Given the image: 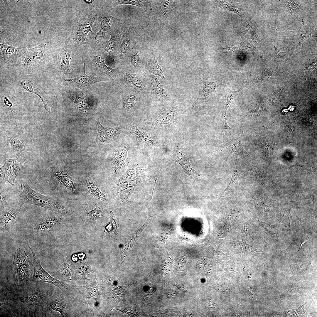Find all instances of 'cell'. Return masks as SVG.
<instances>
[{"label":"cell","mask_w":317,"mask_h":317,"mask_svg":"<svg viewBox=\"0 0 317 317\" xmlns=\"http://www.w3.org/2000/svg\"><path fill=\"white\" fill-rule=\"evenodd\" d=\"M63 46L60 50V64L62 69L68 71L72 69L70 65L72 58L70 47L68 42H65Z\"/></svg>","instance_id":"ac0fdd59"},{"label":"cell","mask_w":317,"mask_h":317,"mask_svg":"<svg viewBox=\"0 0 317 317\" xmlns=\"http://www.w3.org/2000/svg\"><path fill=\"white\" fill-rule=\"evenodd\" d=\"M96 208L95 209L92 210H91L89 212H87L88 215H90L92 216H93L94 217H100L101 215V212L100 209L97 207V206L96 205Z\"/></svg>","instance_id":"f35d334b"},{"label":"cell","mask_w":317,"mask_h":317,"mask_svg":"<svg viewBox=\"0 0 317 317\" xmlns=\"http://www.w3.org/2000/svg\"><path fill=\"white\" fill-rule=\"evenodd\" d=\"M50 306L53 310L58 311L61 315H64L65 308L60 303L56 301H53L50 303Z\"/></svg>","instance_id":"d590c367"},{"label":"cell","mask_w":317,"mask_h":317,"mask_svg":"<svg viewBox=\"0 0 317 317\" xmlns=\"http://www.w3.org/2000/svg\"><path fill=\"white\" fill-rule=\"evenodd\" d=\"M121 32L117 28H114L109 31V34L110 35V39L107 42L104 48L109 54L112 52L117 46L119 41Z\"/></svg>","instance_id":"d6986e66"},{"label":"cell","mask_w":317,"mask_h":317,"mask_svg":"<svg viewBox=\"0 0 317 317\" xmlns=\"http://www.w3.org/2000/svg\"><path fill=\"white\" fill-rule=\"evenodd\" d=\"M22 205L19 203L14 207L7 208L3 210L0 215V228L3 229L8 224L14 219L20 212Z\"/></svg>","instance_id":"9a60e30c"},{"label":"cell","mask_w":317,"mask_h":317,"mask_svg":"<svg viewBox=\"0 0 317 317\" xmlns=\"http://www.w3.org/2000/svg\"><path fill=\"white\" fill-rule=\"evenodd\" d=\"M176 117L174 110L171 108L165 107L161 109L152 121L154 129L159 131H164L171 126Z\"/></svg>","instance_id":"8992f818"},{"label":"cell","mask_w":317,"mask_h":317,"mask_svg":"<svg viewBox=\"0 0 317 317\" xmlns=\"http://www.w3.org/2000/svg\"><path fill=\"white\" fill-rule=\"evenodd\" d=\"M199 86L206 93L214 96L220 90L219 81H209L202 80Z\"/></svg>","instance_id":"44dd1931"},{"label":"cell","mask_w":317,"mask_h":317,"mask_svg":"<svg viewBox=\"0 0 317 317\" xmlns=\"http://www.w3.org/2000/svg\"><path fill=\"white\" fill-rule=\"evenodd\" d=\"M28 50L26 47H15L0 42L1 62L8 65L13 64Z\"/></svg>","instance_id":"5b68a950"},{"label":"cell","mask_w":317,"mask_h":317,"mask_svg":"<svg viewBox=\"0 0 317 317\" xmlns=\"http://www.w3.org/2000/svg\"><path fill=\"white\" fill-rule=\"evenodd\" d=\"M239 171L237 165H235L233 168L231 181L228 186L219 195L221 196L226 195L235 190L238 184L240 175Z\"/></svg>","instance_id":"ffe728a7"},{"label":"cell","mask_w":317,"mask_h":317,"mask_svg":"<svg viewBox=\"0 0 317 317\" xmlns=\"http://www.w3.org/2000/svg\"><path fill=\"white\" fill-rule=\"evenodd\" d=\"M11 146V154L19 162H24L29 157L30 153L25 149L24 144L18 139L7 137Z\"/></svg>","instance_id":"4fadbf2b"},{"label":"cell","mask_w":317,"mask_h":317,"mask_svg":"<svg viewBox=\"0 0 317 317\" xmlns=\"http://www.w3.org/2000/svg\"><path fill=\"white\" fill-rule=\"evenodd\" d=\"M227 111L223 110L221 111V116L220 119L219 127L221 130L227 129L236 133L237 130L235 129L230 127L228 124L226 120V114Z\"/></svg>","instance_id":"d6a6232c"},{"label":"cell","mask_w":317,"mask_h":317,"mask_svg":"<svg viewBox=\"0 0 317 317\" xmlns=\"http://www.w3.org/2000/svg\"><path fill=\"white\" fill-rule=\"evenodd\" d=\"M29 257L26 252L18 247L15 252L13 262L14 270L18 284L25 282L28 277Z\"/></svg>","instance_id":"3957f363"},{"label":"cell","mask_w":317,"mask_h":317,"mask_svg":"<svg viewBox=\"0 0 317 317\" xmlns=\"http://www.w3.org/2000/svg\"><path fill=\"white\" fill-rule=\"evenodd\" d=\"M126 76L127 80L132 84L140 90H144V86L139 78L129 72L126 73Z\"/></svg>","instance_id":"1f68e13d"},{"label":"cell","mask_w":317,"mask_h":317,"mask_svg":"<svg viewBox=\"0 0 317 317\" xmlns=\"http://www.w3.org/2000/svg\"><path fill=\"white\" fill-rule=\"evenodd\" d=\"M58 219L55 217H48L39 222L36 225L35 229L37 230L46 231L50 230L55 226L58 223Z\"/></svg>","instance_id":"603a6c76"},{"label":"cell","mask_w":317,"mask_h":317,"mask_svg":"<svg viewBox=\"0 0 317 317\" xmlns=\"http://www.w3.org/2000/svg\"><path fill=\"white\" fill-rule=\"evenodd\" d=\"M170 160L178 163L188 175L197 178L200 176L201 174L194 169L189 158L183 153L179 146H177L175 153L171 156Z\"/></svg>","instance_id":"8fae6325"},{"label":"cell","mask_w":317,"mask_h":317,"mask_svg":"<svg viewBox=\"0 0 317 317\" xmlns=\"http://www.w3.org/2000/svg\"><path fill=\"white\" fill-rule=\"evenodd\" d=\"M97 17L96 13H90L75 24L70 37V41L68 42L70 47L77 48L82 45L89 43L87 35L89 32H92V27Z\"/></svg>","instance_id":"7a4b0ae2"},{"label":"cell","mask_w":317,"mask_h":317,"mask_svg":"<svg viewBox=\"0 0 317 317\" xmlns=\"http://www.w3.org/2000/svg\"><path fill=\"white\" fill-rule=\"evenodd\" d=\"M131 42V38L129 34L124 36L119 48V55L121 59L124 58L128 50Z\"/></svg>","instance_id":"4dcf8cb0"},{"label":"cell","mask_w":317,"mask_h":317,"mask_svg":"<svg viewBox=\"0 0 317 317\" xmlns=\"http://www.w3.org/2000/svg\"><path fill=\"white\" fill-rule=\"evenodd\" d=\"M84 73L74 78L68 79L66 81L82 87H88L95 83L105 81L100 77L89 76L85 72V63H84Z\"/></svg>","instance_id":"5bb4252c"},{"label":"cell","mask_w":317,"mask_h":317,"mask_svg":"<svg viewBox=\"0 0 317 317\" xmlns=\"http://www.w3.org/2000/svg\"><path fill=\"white\" fill-rule=\"evenodd\" d=\"M69 266L67 264H65L63 267V272L66 275H70V269Z\"/></svg>","instance_id":"60d3db41"},{"label":"cell","mask_w":317,"mask_h":317,"mask_svg":"<svg viewBox=\"0 0 317 317\" xmlns=\"http://www.w3.org/2000/svg\"><path fill=\"white\" fill-rule=\"evenodd\" d=\"M245 83V81L243 79V83L240 89L237 91L230 90L227 92L226 102L224 110L227 111L228 108L234 99L241 92L244 85Z\"/></svg>","instance_id":"f1b7e54d"},{"label":"cell","mask_w":317,"mask_h":317,"mask_svg":"<svg viewBox=\"0 0 317 317\" xmlns=\"http://www.w3.org/2000/svg\"><path fill=\"white\" fill-rule=\"evenodd\" d=\"M54 176L60 183L66 187L73 190H75V188L71 178L67 174L62 172H58L55 173Z\"/></svg>","instance_id":"484cf974"},{"label":"cell","mask_w":317,"mask_h":317,"mask_svg":"<svg viewBox=\"0 0 317 317\" xmlns=\"http://www.w3.org/2000/svg\"><path fill=\"white\" fill-rule=\"evenodd\" d=\"M43 45H41L29 49L19 59V64L29 66L39 63L43 60L44 53L41 50Z\"/></svg>","instance_id":"7c38bea8"},{"label":"cell","mask_w":317,"mask_h":317,"mask_svg":"<svg viewBox=\"0 0 317 317\" xmlns=\"http://www.w3.org/2000/svg\"><path fill=\"white\" fill-rule=\"evenodd\" d=\"M94 60L97 66L109 75L114 74L118 68L113 69L107 66L105 64L103 57L101 55H96L94 57Z\"/></svg>","instance_id":"d4e9b609"},{"label":"cell","mask_w":317,"mask_h":317,"mask_svg":"<svg viewBox=\"0 0 317 317\" xmlns=\"http://www.w3.org/2000/svg\"><path fill=\"white\" fill-rule=\"evenodd\" d=\"M158 58H154L149 62L148 70L151 74L160 76L163 80H166V78L164 75L161 67L159 65Z\"/></svg>","instance_id":"cb8c5ba5"},{"label":"cell","mask_w":317,"mask_h":317,"mask_svg":"<svg viewBox=\"0 0 317 317\" xmlns=\"http://www.w3.org/2000/svg\"><path fill=\"white\" fill-rule=\"evenodd\" d=\"M98 132L94 142L105 143L117 138L124 130L121 126L104 127L102 125L99 120L97 122Z\"/></svg>","instance_id":"30bf717a"},{"label":"cell","mask_w":317,"mask_h":317,"mask_svg":"<svg viewBox=\"0 0 317 317\" xmlns=\"http://www.w3.org/2000/svg\"><path fill=\"white\" fill-rule=\"evenodd\" d=\"M222 137L223 148L225 152L234 154L249 159L253 158L244 149L241 137L235 139H230L225 136L223 131L222 133Z\"/></svg>","instance_id":"52a82bcc"},{"label":"cell","mask_w":317,"mask_h":317,"mask_svg":"<svg viewBox=\"0 0 317 317\" xmlns=\"http://www.w3.org/2000/svg\"><path fill=\"white\" fill-rule=\"evenodd\" d=\"M129 126L130 132L139 145L145 147L152 148L158 146L161 144L160 141L153 139L149 133L140 130L137 126L131 124H129Z\"/></svg>","instance_id":"9c48e42d"},{"label":"cell","mask_w":317,"mask_h":317,"mask_svg":"<svg viewBox=\"0 0 317 317\" xmlns=\"http://www.w3.org/2000/svg\"><path fill=\"white\" fill-rule=\"evenodd\" d=\"M114 1L113 3L114 5L116 6L121 4L134 5L142 8L145 11L146 13H147L148 12V6L147 1L120 0Z\"/></svg>","instance_id":"4316f807"},{"label":"cell","mask_w":317,"mask_h":317,"mask_svg":"<svg viewBox=\"0 0 317 317\" xmlns=\"http://www.w3.org/2000/svg\"><path fill=\"white\" fill-rule=\"evenodd\" d=\"M21 186V191L19 195V201L22 206L29 204L52 211H63V207L50 197L35 191L27 183H22Z\"/></svg>","instance_id":"6da1fadb"},{"label":"cell","mask_w":317,"mask_h":317,"mask_svg":"<svg viewBox=\"0 0 317 317\" xmlns=\"http://www.w3.org/2000/svg\"><path fill=\"white\" fill-rule=\"evenodd\" d=\"M128 150L129 147L125 144L121 145L116 150L114 163L116 170L122 168L128 158Z\"/></svg>","instance_id":"e0dca14e"},{"label":"cell","mask_w":317,"mask_h":317,"mask_svg":"<svg viewBox=\"0 0 317 317\" xmlns=\"http://www.w3.org/2000/svg\"><path fill=\"white\" fill-rule=\"evenodd\" d=\"M149 76L151 89L153 94L162 97H166L167 92L164 89L163 85L160 84L156 77L152 74H151Z\"/></svg>","instance_id":"7402d4cb"},{"label":"cell","mask_w":317,"mask_h":317,"mask_svg":"<svg viewBox=\"0 0 317 317\" xmlns=\"http://www.w3.org/2000/svg\"><path fill=\"white\" fill-rule=\"evenodd\" d=\"M214 97V96L205 93L199 86V90L198 95L195 101L193 104V107H197L200 104H204L209 102Z\"/></svg>","instance_id":"83f0119b"},{"label":"cell","mask_w":317,"mask_h":317,"mask_svg":"<svg viewBox=\"0 0 317 317\" xmlns=\"http://www.w3.org/2000/svg\"><path fill=\"white\" fill-rule=\"evenodd\" d=\"M88 290L87 296L89 299L97 294L98 287L95 281L93 282L89 286Z\"/></svg>","instance_id":"e575fe53"},{"label":"cell","mask_w":317,"mask_h":317,"mask_svg":"<svg viewBox=\"0 0 317 317\" xmlns=\"http://www.w3.org/2000/svg\"><path fill=\"white\" fill-rule=\"evenodd\" d=\"M95 43L97 44L100 43L104 40L105 36L104 31L100 30L97 33H95Z\"/></svg>","instance_id":"8d00e7d4"},{"label":"cell","mask_w":317,"mask_h":317,"mask_svg":"<svg viewBox=\"0 0 317 317\" xmlns=\"http://www.w3.org/2000/svg\"><path fill=\"white\" fill-rule=\"evenodd\" d=\"M217 50L220 52L226 53H231L233 52L235 50V48L233 47H231L228 48H217Z\"/></svg>","instance_id":"ab89813d"},{"label":"cell","mask_w":317,"mask_h":317,"mask_svg":"<svg viewBox=\"0 0 317 317\" xmlns=\"http://www.w3.org/2000/svg\"><path fill=\"white\" fill-rule=\"evenodd\" d=\"M74 102L77 109L82 112L86 114L88 108L83 99L79 98L74 100Z\"/></svg>","instance_id":"836d02e7"},{"label":"cell","mask_w":317,"mask_h":317,"mask_svg":"<svg viewBox=\"0 0 317 317\" xmlns=\"http://www.w3.org/2000/svg\"><path fill=\"white\" fill-rule=\"evenodd\" d=\"M130 61L131 64L133 66L135 67H137L139 63V57L138 53H135L133 54L131 57Z\"/></svg>","instance_id":"74e56055"},{"label":"cell","mask_w":317,"mask_h":317,"mask_svg":"<svg viewBox=\"0 0 317 317\" xmlns=\"http://www.w3.org/2000/svg\"><path fill=\"white\" fill-rule=\"evenodd\" d=\"M138 103V100L136 96L133 95H130L126 96L123 101V107L125 110L131 109Z\"/></svg>","instance_id":"f546056e"},{"label":"cell","mask_w":317,"mask_h":317,"mask_svg":"<svg viewBox=\"0 0 317 317\" xmlns=\"http://www.w3.org/2000/svg\"><path fill=\"white\" fill-rule=\"evenodd\" d=\"M0 170V177L13 186L21 168L20 164L16 159L11 158L6 161Z\"/></svg>","instance_id":"ba28073f"},{"label":"cell","mask_w":317,"mask_h":317,"mask_svg":"<svg viewBox=\"0 0 317 317\" xmlns=\"http://www.w3.org/2000/svg\"><path fill=\"white\" fill-rule=\"evenodd\" d=\"M98 16L100 21V30L104 32L109 31L112 23L115 21H119L117 18L113 17L110 10L101 9L98 11Z\"/></svg>","instance_id":"2e32d148"},{"label":"cell","mask_w":317,"mask_h":317,"mask_svg":"<svg viewBox=\"0 0 317 317\" xmlns=\"http://www.w3.org/2000/svg\"><path fill=\"white\" fill-rule=\"evenodd\" d=\"M25 243L28 246L33 254L34 271L33 281L35 282L49 283L56 286L61 290L65 289V286L62 282L52 277L44 270L33 251L28 244Z\"/></svg>","instance_id":"277c9868"}]
</instances>
